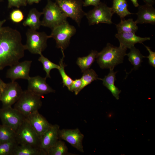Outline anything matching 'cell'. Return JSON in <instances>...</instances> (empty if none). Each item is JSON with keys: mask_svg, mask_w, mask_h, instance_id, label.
Instances as JSON below:
<instances>
[{"mask_svg": "<svg viewBox=\"0 0 155 155\" xmlns=\"http://www.w3.org/2000/svg\"><path fill=\"white\" fill-rule=\"evenodd\" d=\"M26 50L20 33L9 26L0 30V70L18 62Z\"/></svg>", "mask_w": 155, "mask_h": 155, "instance_id": "6da1fadb", "label": "cell"}, {"mask_svg": "<svg viewBox=\"0 0 155 155\" xmlns=\"http://www.w3.org/2000/svg\"><path fill=\"white\" fill-rule=\"evenodd\" d=\"M127 49L120 46H114L108 43L102 50L98 53L96 58L97 63L101 69H113L115 66L123 63Z\"/></svg>", "mask_w": 155, "mask_h": 155, "instance_id": "7a4b0ae2", "label": "cell"}, {"mask_svg": "<svg viewBox=\"0 0 155 155\" xmlns=\"http://www.w3.org/2000/svg\"><path fill=\"white\" fill-rule=\"evenodd\" d=\"M42 12L43 17L41 21V26L51 29L67 21L66 15L55 2L51 0H47Z\"/></svg>", "mask_w": 155, "mask_h": 155, "instance_id": "3957f363", "label": "cell"}, {"mask_svg": "<svg viewBox=\"0 0 155 155\" xmlns=\"http://www.w3.org/2000/svg\"><path fill=\"white\" fill-rule=\"evenodd\" d=\"M41 96L27 89L23 91L18 100L15 103L14 108L25 117L38 111L42 102Z\"/></svg>", "mask_w": 155, "mask_h": 155, "instance_id": "277c9868", "label": "cell"}, {"mask_svg": "<svg viewBox=\"0 0 155 155\" xmlns=\"http://www.w3.org/2000/svg\"><path fill=\"white\" fill-rule=\"evenodd\" d=\"M26 36V50L32 54L39 55L46 48L47 40L51 38L44 32H38L30 28L27 31Z\"/></svg>", "mask_w": 155, "mask_h": 155, "instance_id": "5b68a950", "label": "cell"}, {"mask_svg": "<svg viewBox=\"0 0 155 155\" xmlns=\"http://www.w3.org/2000/svg\"><path fill=\"white\" fill-rule=\"evenodd\" d=\"M16 140L18 145L40 148V138L26 117L16 131Z\"/></svg>", "mask_w": 155, "mask_h": 155, "instance_id": "8992f818", "label": "cell"}, {"mask_svg": "<svg viewBox=\"0 0 155 155\" xmlns=\"http://www.w3.org/2000/svg\"><path fill=\"white\" fill-rule=\"evenodd\" d=\"M76 31L75 27L66 21L52 29L49 36L55 40L56 47L60 49L62 53H64V50L69 44L71 38Z\"/></svg>", "mask_w": 155, "mask_h": 155, "instance_id": "52a82bcc", "label": "cell"}, {"mask_svg": "<svg viewBox=\"0 0 155 155\" xmlns=\"http://www.w3.org/2000/svg\"><path fill=\"white\" fill-rule=\"evenodd\" d=\"M114 13L112 8L104 3L100 2L92 10L86 13L89 25L99 23L112 24V18Z\"/></svg>", "mask_w": 155, "mask_h": 155, "instance_id": "ba28073f", "label": "cell"}, {"mask_svg": "<svg viewBox=\"0 0 155 155\" xmlns=\"http://www.w3.org/2000/svg\"><path fill=\"white\" fill-rule=\"evenodd\" d=\"M55 2L67 17L74 20L79 26L86 12L82 9V0H55Z\"/></svg>", "mask_w": 155, "mask_h": 155, "instance_id": "9c48e42d", "label": "cell"}, {"mask_svg": "<svg viewBox=\"0 0 155 155\" xmlns=\"http://www.w3.org/2000/svg\"><path fill=\"white\" fill-rule=\"evenodd\" d=\"M25 118L11 106L0 108V119L2 124L10 127L16 132Z\"/></svg>", "mask_w": 155, "mask_h": 155, "instance_id": "30bf717a", "label": "cell"}, {"mask_svg": "<svg viewBox=\"0 0 155 155\" xmlns=\"http://www.w3.org/2000/svg\"><path fill=\"white\" fill-rule=\"evenodd\" d=\"M23 91L21 87L15 81L6 83L1 93V101L2 107L11 106L19 99Z\"/></svg>", "mask_w": 155, "mask_h": 155, "instance_id": "8fae6325", "label": "cell"}, {"mask_svg": "<svg viewBox=\"0 0 155 155\" xmlns=\"http://www.w3.org/2000/svg\"><path fill=\"white\" fill-rule=\"evenodd\" d=\"M59 138L67 142L80 152H84L82 144L84 136L78 128L59 129Z\"/></svg>", "mask_w": 155, "mask_h": 155, "instance_id": "7c38bea8", "label": "cell"}, {"mask_svg": "<svg viewBox=\"0 0 155 155\" xmlns=\"http://www.w3.org/2000/svg\"><path fill=\"white\" fill-rule=\"evenodd\" d=\"M32 63L31 61L25 60L10 66L7 72L6 77L11 81L19 79L28 80L30 77L29 72Z\"/></svg>", "mask_w": 155, "mask_h": 155, "instance_id": "4fadbf2b", "label": "cell"}, {"mask_svg": "<svg viewBox=\"0 0 155 155\" xmlns=\"http://www.w3.org/2000/svg\"><path fill=\"white\" fill-rule=\"evenodd\" d=\"M46 78L39 75L30 77L28 79L27 90L40 96L55 91L46 82Z\"/></svg>", "mask_w": 155, "mask_h": 155, "instance_id": "5bb4252c", "label": "cell"}, {"mask_svg": "<svg viewBox=\"0 0 155 155\" xmlns=\"http://www.w3.org/2000/svg\"><path fill=\"white\" fill-rule=\"evenodd\" d=\"M25 117L40 138L52 125L38 111L30 114Z\"/></svg>", "mask_w": 155, "mask_h": 155, "instance_id": "9a60e30c", "label": "cell"}, {"mask_svg": "<svg viewBox=\"0 0 155 155\" xmlns=\"http://www.w3.org/2000/svg\"><path fill=\"white\" fill-rule=\"evenodd\" d=\"M59 126L58 125H52L40 137V148L46 152L48 150L53 146L59 139Z\"/></svg>", "mask_w": 155, "mask_h": 155, "instance_id": "2e32d148", "label": "cell"}, {"mask_svg": "<svg viewBox=\"0 0 155 155\" xmlns=\"http://www.w3.org/2000/svg\"><path fill=\"white\" fill-rule=\"evenodd\" d=\"M115 37L119 40L120 46L126 49H130L137 43L143 44V42L150 39L149 37H141L131 32L118 33Z\"/></svg>", "mask_w": 155, "mask_h": 155, "instance_id": "e0dca14e", "label": "cell"}, {"mask_svg": "<svg viewBox=\"0 0 155 155\" xmlns=\"http://www.w3.org/2000/svg\"><path fill=\"white\" fill-rule=\"evenodd\" d=\"M138 11L136 14L137 18L136 23L142 24H155V9L152 5L145 4L138 6Z\"/></svg>", "mask_w": 155, "mask_h": 155, "instance_id": "ac0fdd59", "label": "cell"}, {"mask_svg": "<svg viewBox=\"0 0 155 155\" xmlns=\"http://www.w3.org/2000/svg\"><path fill=\"white\" fill-rule=\"evenodd\" d=\"M117 72H114L113 69H110V72L103 78H98V80L103 81V85L113 95L117 100L119 99V95L121 91L115 86V82L116 80L115 75Z\"/></svg>", "mask_w": 155, "mask_h": 155, "instance_id": "d6986e66", "label": "cell"}, {"mask_svg": "<svg viewBox=\"0 0 155 155\" xmlns=\"http://www.w3.org/2000/svg\"><path fill=\"white\" fill-rule=\"evenodd\" d=\"M42 12L38 11L35 8L31 9L29 11L26 19L23 22L24 26H29L30 28L36 30L41 26L40 18Z\"/></svg>", "mask_w": 155, "mask_h": 155, "instance_id": "ffe728a7", "label": "cell"}, {"mask_svg": "<svg viewBox=\"0 0 155 155\" xmlns=\"http://www.w3.org/2000/svg\"><path fill=\"white\" fill-rule=\"evenodd\" d=\"M12 155H47V154L40 148L18 144Z\"/></svg>", "mask_w": 155, "mask_h": 155, "instance_id": "44dd1931", "label": "cell"}, {"mask_svg": "<svg viewBox=\"0 0 155 155\" xmlns=\"http://www.w3.org/2000/svg\"><path fill=\"white\" fill-rule=\"evenodd\" d=\"M98 53L96 50H92L87 56L78 58L76 63L80 68L82 72L89 69L96 58Z\"/></svg>", "mask_w": 155, "mask_h": 155, "instance_id": "7402d4cb", "label": "cell"}, {"mask_svg": "<svg viewBox=\"0 0 155 155\" xmlns=\"http://www.w3.org/2000/svg\"><path fill=\"white\" fill-rule=\"evenodd\" d=\"M127 7L126 0H113L111 8L114 13H116L121 19H123L128 15L135 14L130 12Z\"/></svg>", "mask_w": 155, "mask_h": 155, "instance_id": "603a6c76", "label": "cell"}, {"mask_svg": "<svg viewBox=\"0 0 155 155\" xmlns=\"http://www.w3.org/2000/svg\"><path fill=\"white\" fill-rule=\"evenodd\" d=\"M137 24L132 18L125 20L121 19V22L116 27L118 33L131 32L134 33L138 29Z\"/></svg>", "mask_w": 155, "mask_h": 155, "instance_id": "cb8c5ba5", "label": "cell"}, {"mask_svg": "<svg viewBox=\"0 0 155 155\" xmlns=\"http://www.w3.org/2000/svg\"><path fill=\"white\" fill-rule=\"evenodd\" d=\"M130 49V52L126 54V55L128 57L129 61L134 66L132 70H136L138 69L140 66L141 63L143 62V59L145 57L142 55L139 49H136L134 46Z\"/></svg>", "mask_w": 155, "mask_h": 155, "instance_id": "d4e9b609", "label": "cell"}, {"mask_svg": "<svg viewBox=\"0 0 155 155\" xmlns=\"http://www.w3.org/2000/svg\"><path fill=\"white\" fill-rule=\"evenodd\" d=\"M47 155H68L71 154L68 152L65 143L59 140L46 152Z\"/></svg>", "mask_w": 155, "mask_h": 155, "instance_id": "484cf974", "label": "cell"}, {"mask_svg": "<svg viewBox=\"0 0 155 155\" xmlns=\"http://www.w3.org/2000/svg\"><path fill=\"white\" fill-rule=\"evenodd\" d=\"M16 132L10 127L0 125V143L16 140Z\"/></svg>", "mask_w": 155, "mask_h": 155, "instance_id": "4316f807", "label": "cell"}, {"mask_svg": "<svg viewBox=\"0 0 155 155\" xmlns=\"http://www.w3.org/2000/svg\"><path fill=\"white\" fill-rule=\"evenodd\" d=\"M82 73L83 75L81 78L82 85L79 90V93L86 86L98 78L96 72L92 69H88Z\"/></svg>", "mask_w": 155, "mask_h": 155, "instance_id": "83f0119b", "label": "cell"}, {"mask_svg": "<svg viewBox=\"0 0 155 155\" xmlns=\"http://www.w3.org/2000/svg\"><path fill=\"white\" fill-rule=\"evenodd\" d=\"M40 56L38 59V61L42 64L43 69L45 71L46 75V78H51L50 72L53 69H59L60 66L59 65L53 63L47 58L44 57L42 54L40 55Z\"/></svg>", "mask_w": 155, "mask_h": 155, "instance_id": "f1b7e54d", "label": "cell"}, {"mask_svg": "<svg viewBox=\"0 0 155 155\" xmlns=\"http://www.w3.org/2000/svg\"><path fill=\"white\" fill-rule=\"evenodd\" d=\"M62 54L63 56L59 62L60 67L58 70L62 78L63 86H66L69 89L73 80L65 72V67L66 66V65L64 63L63 61L65 56L64 53Z\"/></svg>", "mask_w": 155, "mask_h": 155, "instance_id": "f546056e", "label": "cell"}, {"mask_svg": "<svg viewBox=\"0 0 155 155\" xmlns=\"http://www.w3.org/2000/svg\"><path fill=\"white\" fill-rule=\"evenodd\" d=\"M18 144L16 140L0 143V155H12Z\"/></svg>", "mask_w": 155, "mask_h": 155, "instance_id": "4dcf8cb0", "label": "cell"}, {"mask_svg": "<svg viewBox=\"0 0 155 155\" xmlns=\"http://www.w3.org/2000/svg\"><path fill=\"white\" fill-rule=\"evenodd\" d=\"M24 18V16L22 12L18 9L13 10L9 15L10 20L15 23H19L21 22Z\"/></svg>", "mask_w": 155, "mask_h": 155, "instance_id": "1f68e13d", "label": "cell"}, {"mask_svg": "<svg viewBox=\"0 0 155 155\" xmlns=\"http://www.w3.org/2000/svg\"><path fill=\"white\" fill-rule=\"evenodd\" d=\"M8 1L7 7L11 8L13 7L19 8L22 6L27 5V0H7Z\"/></svg>", "mask_w": 155, "mask_h": 155, "instance_id": "d6a6232c", "label": "cell"}, {"mask_svg": "<svg viewBox=\"0 0 155 155\" xmlns=\"http://www.w3.org/2000/svg\"><path fill=\"white\" fill-rule=\"evenodd\" d=\"M82 83L81 78L76 79L73 80L68 90L72 92H74L75 95H78L79 93L78 91L81 86Z\"/></svg>", "mask_w": 155, "mask_h": 155, "instance_id": "836d02e7", "label": "cell"}, {"mask_svg": "<svg viewBox=\"0 0 155 155\" xmlns=\"http://www.w3.org/2000/svg\"><path fill=\"white\" fill-rule=\"evenodd\" d=\"M149 53V55L147 57H145L148 59L149 64L153 67H155V52L152 51L150 47L143 44Z\"/></svg>", "mask_w": 155, "mask_h": 155, "instance_id": "e575fe53", "label": "cell"}, {"mask_svg": "<svg viewBox=\"0 0 155 155\" xmlns=\"http://www.w3.org/2000/svg\"><path fill=\"white\" fill-rule=\"evenodd\" d=\"M83 6L87 7L92 5L94 7L98 5L100 3L101 0H82Z\"/></svg>", "mask_w": 155, "mask_h": 155, "instance_id": "d590c367", "label": "cell"}, {"mask_svg": "<svg viewBox=\"0 0 155 155\" xmlns=\"http://www.w3.org/2000/svg\"><path fill=\"white\" fill-rule=\"evenodd\" d=\"M5 83L0 78V92L1 93L3 90L6 85Z\"/></svg>", "mask_w": 155, "mask_h": 155, "instance_id": "8d00e7d4", "label": "cell"}, {"mask_svg": "<svg viewBox=\"0 0 155 155\" xmlns=\"http://www.w3.org/2000/svg\"><path fill=\"white\" fill-rule=\"evenodd\" d=\"M146 4L153 5L155 3V0H143Z\"/></svg>", "mask_w": 155, "mask_h": 155, "instance_id": "74e56055", "label": "cell"}, {"mask_svg": "<svg viewBox=\"0 0 155 155\" xmlns=\"http://www.w3.org/2000/svg\"><path fill=\"white\" fill-rule=\"evenodd\" d=\"M41 0H27V3L32 5L34 3H38Z\"/></svg>", "mask_w": 155, "mask_h": 155, "instance_id": "f35d334b", "label": "cell"}, {"mask_svg": "<svg viewBox=\"0 0 155 155\" xmlns=\"http://www.w3.org/2000/svg\"><path fill=\"white\" fill-rule=\"evenodd\" d=\"M132 2L134 6L136 7H138L139 4L137 0H130Z\"/></svg>", "mask_w": 155, "mask_h": 155, "instance_id": "ab89813d", "label": "cell"}, {"mask_svg": "<svg viewBox=\"0 0 155 155\" xmlns=\"http://www.w3.org/2000/svg\"><path fill=\"white\" fill-rule=\"evenodd\" d=\"M6 21V20L5 19H3L2 20H0V30L2 28L3 25Z\"/></svg>", "mask_w": 155, "mask_h": 155, "instance_id": "60d3db41", "label": "cell"}, {"mask_svg": "<svg viewBox=\"0 0 155 155\" xmlns=\"http://www.w3.org/2000/svg\"><path fill=\"white\" fill-rule=\"evenodd\" d=\"M1 92H0V101H1Z\"/></svg>", "mask_w": 155, "mask_h": 155, "instance_id": "b9f144b4", "label": "cell"}, {"mask_svg": "<svg viewBox=\"0 0 155 155\" xmlns=\"http://www.w3.org/2000/svg\"><path fill=\"white\" fill-rule=\"evenodd\" d=\"M3 1V0H0V3Z\"/></svg>", "mask_w": 155, "mask_h": 155, "instance_id": "7bdbcfd3", "label": "cell"}]
</instances>
